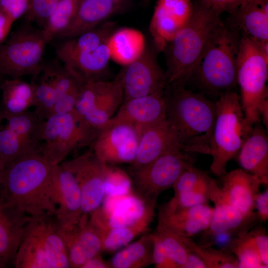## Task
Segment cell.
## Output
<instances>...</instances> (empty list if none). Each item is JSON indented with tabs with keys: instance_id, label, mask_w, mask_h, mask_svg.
<instances>
[{
	"instance_id": "4",
	"label": "cell",
	"mask_w": 268,
	"mask_h": 268,
	"mask_svg": "<svg viewBox=\"0 0 268 268\" xmlns=\"http://www.w3.org/2000/svg\"><path fill=\"white\" fill-rule=\"evenodd\" d=\"M240 39L237 30L223 23L213 35L192 75L205 91L218 97L234 91Z\"/></svg>"
},
{
	"instance_id": "15",
	"label": "cell",
	"mask_w": 268,
	"mask_h": 268,
	"mask_svg": "<svg viewBox=\"0 0 268 268\" xmlns=\"http://www.w3.org/2000/svg\"><path fill=\"white\" fill-rule=\"evenodd\" d=\"M208 198L214 206L209 226L202 233L205 239L221 234L234 237L250 231L259 221L257 213L247 215L235 207L212 178L209 181Z\"/></svg>"
},
{
	"instance_id": "48",
	"label": "cell",
	"mask_w": 268,
	"mask_h": 268,
	"mask_svg": "<svg viewBox=\"0 0 268 268\" xmlns=\"http://www.w3.org/2000/svg\"><path fill=\"white\" fill-rule=\"evenodd\" d=\"M205 5L221 13H234L249 0H199Z\"/></svg>"
},
{
	"instance_id": "41",
	"label": "cell",
	"mask_w": 268,
	"mask_h": 268,
	"mask_svg": "<svg viewBox=\"0 0 268 268\" xmlns=\"http://www.w3.org/2000/svg\"><path fill=\"white\" fill-rule=\"evenodd\" d=\"M153 233L160 240L169 258L177 268H183L188 248L182 241L181 237L158 225Z\"/></svg>"
},
{
	"instance_id": "51",
	"label": "cell",
	"mask_w": 268,
	"mask_h": 268,
	"mask_svg": "<svg viewBox=\"0 0 268 268\" xmlns=\"http://www.w3.org/2000/svg\"><path fill=\"white\" fill-rule=\"evenodd\" d=\"M183 268H207V267L197 254L188 248L187 259Z\"/></svg>"
},
{
	"instance_id": "52",
	"label": "cell",
	"mask_w": 268,
	"mask_h": 268,
	"mask_svg": "<svg viewBox=\"0 0 268 268\" xmlns=\"http://www.w3.org/2000/svg\"><path fill=\"white\" fill-rule=\"evenodd\" d=\"M109 262L104 260L100 253L88 260L81 268H110Z\"/></svg>"
},
{
	"instance_id": "25",
	"label": "cell",
	"mask_w": 268,
	"mask_h": 268,
	"mask_svg": "<svg viewBox=\"0 0 268 268\" xmlns=\"http://www.w3.org/2000/svg\"><path fill=\"white\" fill-rule=\"evenodd\" d=\"M241 169L268 184V137L266 131L255 124L237 153Z\"/></svg>"
},
{
	"instance_id": "28",
	"label": "cell",
	"mask_w": 268,
	"mask_h": 268,
	"mask_svg": "<svg viewBox=\"0 0 268 268\" xmlns=\"http://www.w3.org/2000/svg\"><path fill=\"white\" fill-rule=\"evenodd\" d=\"M106 43L111 59L124 66L136 60L146 49L143 34L132 28L126 27L114 31Z\"/></svg>"
},
{
	"instance_id": "36",
	"label": "cell",
	"mask_w": 268,
	"mask_h": 268,
	"mask_svg": "<svg viewBox=\"0 0 268 268\" xmlns=\"http://www.w3.org/2000/svg\"><path fill=\"white\" fill-rule=\"evenodd\" d=\"M38 81L31 82L35 93V110L38 118L43 121L53 115L57 95L48 66H43Z\"/></svg>"
},
{
	"instance_id": "14",
	"label": "cell",
	"mask_w": 268,
	"mask_h": 268,
	"mask_svg": "<svg viewBox=\"0 0 268 268\" xmlns=\"http://www.w3.org/2000/svg\"><path fill=\"white\" fill-rule=\"evenodd\" d=\"M118 75L124 101L152 94L167 85L166 72L160 67L154 51L149 48L145 49L136 60L125 66Z\"/></svg>"
},
{
	"instance_id": "5",
	"label": "cell",
	"mask_w": 268,
	"mask_h": 268,
	"mask_svg": "<svg viewBox=\"0 0 268 268\" xmlns=\"http://www.w3.org/2000/svg\"><path fill=\"white\" fill-rule=\"evenodd\" d=\"M216 117L211 139L210 166L212 173L219 177L226 172L229 161L237 154L254 125L247 120L242 110L240 96L230 91L215 101Z\"/></svg>"
},
{
	"instance_id": "19",
	"label": "cell",
	"mask_w": 268,
	"mask_h": 268,
	"mask_svg": "<svg viewBox=\"0 0 268 268\" xmlns=\"http://www.w3.org/2000/svg\"><path fill=\"white\" fill-rule=\"evenodd\" d=\"M165 88L146 96L124 101L109 121L128 123L139 132L166 117Z\"/></svg>"
},
{
	"instance_id": "23",
	"label": "cell",
	"mask_w": 268,
	"mask_h": 268,
	"mask_svg": "<svg viewBox=\"0 0 268 268\" xmlns=\"http://www.w3.org/2000/svg\"><path fill=\"white\" fill-rule=\"evenodd\" d=\"M213 210L208 203L169 212L158 210L157 225L180 236L192 238L208 228Z\"/></svg>"
},
{
	"instance_id": "1",
	"label": "cell",
	"mask_w": 268,
	"mask_h": 268,
	"mask_svg": "<svg viewBox=\"0 0 268 268\" xmlns=\"http://www.w3.org/2000/svg\"><path fill=\"white\" fill-rule=\"evenodd\" d=\"M54 165L37 150L20 156L5 168L0 193L32 218L55 217L57 207L49 193Z\"/></svg>"
},
{
	"instance_id": "43",
	"label": "cell",
	"mask_w": 268,
	"mask_h": 268,
	"mask_svg": "<svg viewBox=\"0 0 268 268\" xmlns=\"http://www.w3.org/2000/svg\"><path fill=\"white\" fill-rule=\"evenodd\" d=\"M207 175L206 172L195 166L188 168L181 173L172 186L174 194L194 189Z\"/></svg>"
},
{
	"instance_id": "21",
	"label": "cell",
	"mask_w": 268,
	"mask_h": 268,
	"mask_svg": "<svg viewBox=\"0 0 268 268\" xmlns=\"http://www.w3.org/2000/svg\"><path fill=\"white\" fill-rule=\"evenodd\" d=\"M176 151L183 150L174 130L165 118L140 132L136 155L131 163V168L141 167L163 154Z\"/></svg>"
},
{
	"instance_id": "35",
	"label": "cell",
	"mask_w": 268,
	"mask_h": 268,
	"mask_svg": "<svg viewBox=\"0 0 268 268\" xmlns=\"http://www.w3.org/2000/svg\"><path fill=\"white\" fill-rule=\"evenodd\" d=\"M82 0H60L48 19L42 33L48 43L65 32L73 21Z\"/></svg>"
},
{
	"instance_id": "42",
	"label": "cell",
	"mask_w": 268,
	"mask_h": 268,
	"mask_svg": "<svg viewBox=\"0 0 268 268\" xmlns=\"http://www.w3.org/2000/svg\"><path fill=\"white\" fill-rule=\"evenodd\" d=\"M105 195L124 196L134 192L132 178L123 170L107 164L105 178Z\"/></svg>"
},
{
	"instance_id": "38",
	"label": "cell",
	"mask_w": 268,
	"mask_h": 268,
	"mask_svg": "<svg viewBox=\"0 0 268 268\" xmlns=\"http://www.w3.org/2000/svg\"><path fill=\"white\" fill-rule=\"evenodd\" d=\"M181 238L187 247L204 262L207 268H238L237 259L226 249L220 250L202 246L196 243L191 237Z\"/></svg>"
},
{
	"instance_id": "2",
	"label": "cell",
	"mask_w": 268,
	"mask_h": 268,
	"mask_svg": "<svg viewBox=\"0 0 268 268\" xmlns=\"http://www.w3.org/2000/svg\"><path fill=\"white\" fill-rule=\"evenodd\" d=\"M165 98V118L174 130L182 150L210 154L215 102L185 86L168 84Z\"/></svg>"
},
{
	"instance_id": "30",
	"label": "cell",
	"mask_w": 268,
	"mask_h": 268,
	"mask_svg": "<svg viewBox=\"0 0 268 268\" xmlns=\"http://www.w3.org/2000/svg\"><path fill=\"white\" fill-rule=\"evenodd\" d=\"M1 107L4 118L18 115L35 106L33 85L19 78L3 81L1 87Z\"/></svg>"
},
{
	"instance_id": "32",
	"label": "cell",
	"mask_w": 268,
	"mask_h": 268,
	"mask_svg": "<svg viewBox=\"0 0 268 268\" xmlns=\"http://www.w3.org/2000/svg\"><path fill=\"white\" fill-rule=\"evenodd\" d=\"M48 67L57 95L53 114L73 111L79 95L80 84L64 67Z\"/></svg>"
},
{
	"instance_id": "54",
	"label": "cell",
	"mask_w": 268,
	"mask_h": 268,
	"mask_svg": "<svg viewBox=\"0 0 268 268\" xmlns=\"http://www.w3.org/2000/svg\"><path fill=\"white\" fill-rule=\"evenodd\" d=\"M4 171V169L3 167L1 166V164L0 163V182L1 181L3 172Z\"/></svg>"
},
{
	"instance_id": "17",
	"label": "cell",
	"mask_w": 268,
	"mask_h": 268,
	"mask_svg": "<svg viewBox=\"0 0 268 268\" xmlns=\"http://www.w3.org/2000/svg\"><path fill=\"white\" fill-rule=\"evenodd\" d=\"M193 10L191 0H157L149 31L158 52H164L174 37L186 25Z\"/></svg>"
},
{
	"instance_id": "13",
	"label": "cell",
	"mask_w": 268,
	"mask_h": 268,
	"mask_svg": "<svg viewBox=\"0 0 268 268\" xmlns=\"http://www.w3.org/2000/svg\"><path fill=\"white\" fill-rule=\"evenodd\" d=\"M60 164L74 176L78 184L82 215H87L99 207L105 195L104 182L107 164L91 148Z\"/></svg>"
},
{
	"instance_id": "9",
	"label": "cell",
	"mask_w": 268,
	"mask_h": 268,
	"mask_svg": "<svg viewBox=\"0 0 268 268\" xmlns=\"http://www.w3.org/2000/svg\"><path fill=\"white\" fill-rule=\"evenodd\" d=\"M48 43L42 30H19L0 45V71L11 78L26 75L35 78L43 65L41 61Z\"/></svg>"
},
{
	"instance_id": "31",
	"label": "cell",
	"mask_w": 268,
	"mask_h": 268,
	"mask_svg": "<svg viewBox=\"0 0 268 268\" xmlns=\"http://www.w3.org/2000/svg\"><path fill=\"white\" fill-rule=\"evenodd\" d=\"M153 247L152 233H144L113 256L111 268H142L153 264Z\"/></svg>"
},
{
	"instance_id": "56",
	"label": "cell",
	"mask_w": 268,
	"mask_h": 268,
	"mask_svg": "<svg viewBox=\"0 0 268 268\" xmlns=\"http://www.w3.org/2000/svg\"><path fill=\"white\" fill-rule=\"evenodd\" d=\"M145 0V1H146V2H148V1H149L150 0Z\"/></svg>"
},
{
	"instance_id": "27",
	"label": "cell",
	"mask_w": 268,
	"mask_h": 268,
	"mask_svg": "<svg viewBox=\"0 0 268 268\" xmlns=\"http://www.w3.org/2000/svg\"><path fill=\"white\" fill-rule=\"evenodd\" d=\"M111 59L109 48L106 43L96 49L79 54L64 63V67L80 85L105 79Z\"/></svg>"
},
{
	"instance_id": "50",
	"label": "cell",
	"mask_w": 268,
	"mask_h": 268,
	"mask_svg": "<svg viewBox=\"0 0 268 268\" xmlns=\"http://www.w3.org/2000/svg\"><path fill=\"white\" fill-rule=\"evenodd\" d=\"M13 22L0 10V45L5 42Z\"/></svg>"
},
{
	"instance_id": "11",
	"label": "cell",
	"mask_w": 268,
	"mask_h": 268,
	"mask_svg": "<svg viewBox=\"0 0 268 268\" xmlns=\"http://www.w3.org/2000/svg\"><path fill=\"white\" fill-rule=\"evenodd\" d=\"M195 163L190 153L176 151L163 154L141 167L131 168L134 190L144 197H158L172 188L181 173Z\"/></svg>"
},
{
	"instance_id": "49",
	"label": "cell",
	"mask_w": 268,
	"mask_h": 268,
	"mask_svg": "<svg viewBox=\"0 0 268 268\" xmlns=\"http://www.w3.org/2000/svg\"><path fill=\"white\" fill-rule=\"evenodd\" d=\"M255 209L259 221L265 222L268 219V188L259 192L255 199Z\"/></svg>"
},
{
	"instance_id": "55",
	"label": "cell",
	"mask_w": 268,
	"mask_h": 268,
	"mask_svg": "<svg viewBox=\"0 0 268 268\" xmlns=\"http://www.w3.org/2000/svg\"><path fill=\"white\" fill-rule=\"evenodd\" d=\"M3 75L0 71V91L1 85L2 83V82H3V80L2 79Z\"/></svg>"
},
{
	"instance_id": "45",
	"label": "cell",
	"mask_w": 268,
	"mask_h": 268,
	"mask_svg": "<svg viewBox=\"0 0 268 268\" xmlns=\"http://www.w3.org/2000/svg\"><path fill=\"white\" fill-rule=\"evenodd\" d=\"M29 0H0V10L5 14L14 23L26 14Z\"/></svg>"
},
{
	"instance_id": "33",
	"label": "cell",
	"mask_w": 268,
	"mask_h": 268,
	"mask_svg": "<svg viewBox=\"0 0 268 268\" xmlns=\"http://www.w3.org/2000/svg\"><path fill=\"white\" fill-rule=\"evenodd\" d=\"M36 149L34 135L5 126L0 129V163L4 169L13 160Z\"/></svg>"
},
{
	"instance_id": "18",
	"label": "cell",
	"mask_w": 268,
	"mask_h": 268,
	"mask_svg": "<svg viewBox=\"0 0 268 268\" xmlns=\"http://www.w3.org/2000/svg\"><path fill=\"white\" fill-rule=\"evenodd\" d=\"M59 230L67 251L70 268H81L102 251L104 232L88 219L87 215H82L73 226L59 227Z\"/></svg>"
},
{
	"instance_id": "7",
	"label": "cell",
	"mask_w": 268,
	"mask_h": 268,
	"mask_svg": "<svg viewBox=\"0 0 268 268\" xmlns=\"http://www.w3.org/2000/svg\"><path fill=\"white\" fill-rule=\"evenodd\" d=\"M237 69L241 105L247 120L254 125L261 121L259 103L268 98V45L241 35Z\"/></svg>"
},
{
	"instance_id": "12",
	"label": "cell",
	"mask_w": 268,
	"mask_h": 268,
	"mask_svg": "<svg viewBox=\"0 0 268 268\" xmlns=\"http://www.w3.org/2000/svg\"><path fill=\"white\" fill-rule=\"evenodd\" d=\"M139 137V132L133 125L109 121L98 131L90 148L107 164L132 163Z\"/></svg>"
},
{
	"instance_id": "10",
	"label": "cell",
	"mask_w": 268,
	"mask_h": 268,
	"mask_svg": "<svg viewBox=\"0 0 268 268\" xmlns=\"http://www.w3.org/2000/svg\"><path fill=\"white\" fill-rule=\"evenodd\" d=\"M157 198L144 197L134 191L126 196L108 197L99 207L90 213L89 220L104 233L114 228L151 224Z\"/></svg>"
},
{
	"instance_id": "24",
	"label": "cell",
	"mask_w": 268,
	"mask_h": 268,
	"mask_svg": "<svg viewBox=\"0 0 268 268\" xmlns=\"http://www.w3.org/2000/svg\"><path fill=\"white\" fill-rule=\"evenodd\" d=\"M221 178V189L229 201L246 215L256 214L255 199L263 185L260 179L242 169L226 172Z\"/></svg>"
},
{
	"instance_id": "6",
	"label": "cell",
	"mask_w": 268,
	"mask_h": 268,
	"mask_svg": "<svg viewBox=\"0 0 268 268\" xmlns=\"http://www.w3.org/2000/svg\"><path fill=\"white\" fill-rule=\"evenodd\" d=\"M97 134L75 110L55 114L40 120L36 134V150L51 163L59 164L76 149L90 146Z\"/></svg>"
},
{
	"instance_id": "47",
	"label": "cell",
	"mask_w": 268,
	"mask_h": 268,
	"mask_svg": "<svg viewBox=\"0 0 268 268\" xmlns=\"http://www.w3.org/2000/svg\"><path fill=\"white\" fill-rule=\"evenodd\" d=\"M263 264L268 268V235L264 227H253L250 230Z\"/></svg>"
},
{
	"instance_id": "3",
	"label": "cell",
	"mask_w": 268,
	"mask_h": 268,
	"mask_svg": "<svg viewBox=\"0 0 268 268\" xmlns=\"http://www.w3.org/2000/svg\"><path fill=\"white\" fill-rule=\"evenodd\" d=\"M192 16L166 46L167 84L185 86L210 40L223 24L221 13L197 0Z\"/></svg>"
},
{
	"instance_id": "37",
	"label": "cell",
	"mask_w": 268,
	"mask_h": 268,
	"mask_svg": "<svg viewBox=\"0 0 268 268\" xmlns=\"http://www.w3.org/2000/svg\"><path fill=\"white\" fill-rule=\"evenodd\" d=\"M227 250L237 259L238 268H267L262 262L250 230L234 236Z\"/></svg>"
},
{
	"instance_id": "26",
	"label": "cell",
	"mask_w": 268,
	"mask_h": 268,
	"mask_svg": "<svg viewBox=\"0 0 268 268\" xmlns=\"http://www.w3.org/2000/svg\"><path fill=\"white\" fill-rule=\"evenodd\" d=\"M231 15L232 28L257 42L268 41V0H249Z\"/></svg>"
},
{
	"instance_id": "8",
	"label": "cell",
	"mask_w": 268,
	"mask_h": 268,
	"mask_svg": "<svg viewBox=\"0 0 268 268\" xmlns=\"http://www.w3.org/2000/svg\"><path fill=\"white\" fill-rule=\"evenodd\" d=\"M53 217L32 218L18 248L14 268H70L67 248Z\"/></svg>"
},
{
	"instance_id": "20",
	"label": "cell",
	"mask_w": 268,
	"mask_h": 268,
	"mask_svg": "<svg viewBox=\"0 0 268 268\" xmlns=\"http://www.w3.org/2000/svg\"><path fill=\"white\" fill-rule=\"evenodd\" d=\"M32 217L9 204L0 193V268L14 266Z\"/></svg>"
},
{
	"instance_id": "29",
	"label": "cell",
	"mask_w": 268,
	"mask_h": 268,
	"mask_svg": "<svg viewBox=\"0 0 268 268\" xmlns=\"http://www.w3.org/2000/svg\"><path fill=\"white\" fill-rule=\"evenodd\" d=\"M114 22H105L74 37L66 39L57 49L58 58L64 64L75 56L92 51L105 43L114 31Z\"/></svg>"
},
{
	"instance_id": "16",
	"label": "cell",
	"mask_w": 268,
	"mask_h": 268,
	"mask_svg": "<svg viewBox=\"0 0 268 268\" xmlns=\"http://www.w3.org/2000/svg\"><path fill=\"white\" fill-rule=\"evenodd\" d=\"M49 193L57 207L54 218L59 227L67 229L78 223L82 215L80 188L74 176L60 164L53 166Z\"/></svg>"
},
{
	"instance_id": "22",
	"label": "cell",
	"mask_w": 268,
	"mask_h": 268,
	"mask_svg": "<svg viewBox=\"0 0 268 268\" xmlns=\"http://www.w3.org/2000/svg\"><path fill=\"white\" fill-rule=\"evenodd\" d=\"M133 0H82L73 21L58 37L68 39L91 30L127 9Z\"/></svg>"
},
{
	"instance_id": "44",
	"label": "cell",
	"mask_w": 268,
	"mask_h": 268,
	"mask_svg": "<svg viewBox=\"0 0 268 268\" xmlns=\"http://www.w3.org/2000/svg\"><path fill=\"white\" fill-rule=\"evenodd\" d=\"M60 0H29L26 13L29 21L45 23L51 15Z\"/></svg>"
},
{
	"instance_id": "34",
	"label": "cell",
	"mask_w": 268,
	"mask_h": 268,
	"mask_svg": "<svg viewBox=\"0 0 268 268\" xmlns=\"http://www.w3.org/2000/svg\"><path fill=\"white\" fill-rule=\"evenodd\" d=\"M112 90L99 101L82 118L92 128L101 129L118 111L124 101V92L119 75Z\"/></svg>"
},
{
	"instance_id": "46",
	"label": "cell",
	"mask_w": 268,
	"mask_h": 268,
	"mask_svg": "<svg viewBox=\"0 0 268 268\" xmlns=\"http://www.w3.org/2000/svg\"><path fill=\"white\" fill-rule=\"evenodd\" d=\"M153 239V261L156 268H177L169 258L158 236L152 233Z\"/></svg>"
},
{
	"instance_id": "39",
	"label": "cell",
	"mask_w": 268,
	"mask_h": 268,
	"mask_svg": "<svg viewBox=\"0 0 268 268\" xmlns=\"http://www.w3.org/2000/svg\"><path fill=\"white\" fill-rule=\"evenodd\" d=\"M211 177L208 175L194 189L176 194L161 205L159 211L169 212L195 206L208 204L209 184Z\"/></svg>"
},
{
	"instance_id": "40",
	"label": "cell",
	"mask_w": 268,
	"mask_h": 268,
	"mask_svg": "<svg viewBox=\"0 0 268 268\" xmlns=\"http://www.w3.org/2000/svg\"><path fill=\"white\" fill-rule=\"evenodd\" d=\"M150 224L144 223L110 229L104 233L102 251L113 252L127 245L139 234L147 232Z\"/></svg>"
},
{
	"instance_id": "53",
	"label": "cell",
	"mask_w": 268,
	"mask_h": 268,
	"mask_svg": "<svg viewBox=\"0 0 268 268\" xmlns=\"http://www.w3.org/2000/svg\"><path fill=\"white\" fill-rule=\"evenodd\" d=\"M258 112L263 124L268 130V98L263 99L258 106Z\"/></svg>"
}]
</instances>
